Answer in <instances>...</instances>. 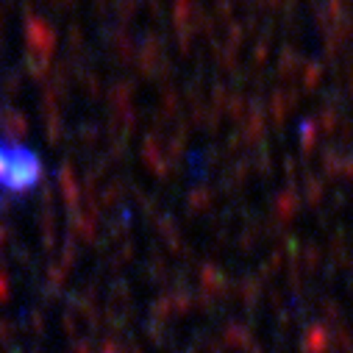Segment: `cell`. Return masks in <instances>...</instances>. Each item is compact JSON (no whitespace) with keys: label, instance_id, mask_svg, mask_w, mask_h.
<instances>
[{"label":"cell","instance_id":"1","mask_svg":"<svg viewBox=\"0 0 353 353\" xmlns=\"http://www.w3.org/2000/svg\"><path fill=\"white\" fill-rule=\"evenodd\" d=\"M42 159L31 150V148H23V145H14L12 150V161L6 167V175L0 187L20 195V192H31L39 181H42Z\"/></svg>","mask_w":353,"mask_h":353},{"label":"cell","instance_id":"2","mask_svg":"<svg viewBox=\"0 0 353 353\" xmlns=\"http://www.w3.org/2000/svg\"><path fill=\"white\" fill-rule=\"evenodd\" d=\"M12 150H14V145H9V142H0V181H3L6 167H9V161H12Z\"/></svg>","mask_w":353,"mask_h":353}]
</instances>
